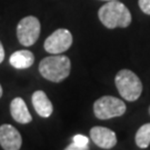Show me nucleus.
<instances>
[{
    "mask_svg": "<svg viewBox=\"0 0 150 150\" xmlns=\"http://www.w3.org/2000/svg\"><path fill=\"white\" fill-rule=\"evenodd\" d=\"M89 138L83 134H76L72 138V144L69 145L66 150H88Z\"/></svg>",
    "mask_w": 150,
    "mask_h": 150,
    "instance_id": "13",
    "label": "nucleus"
},
{
    "mask_svg": "<svg viewBox=\"0 0 150 150\" xmlns=\"http://www.w3.org/2000/svg\"><path fill=\"white\" fill-rule=\"evenodd\" d=\"M98 17L102 25L108 29L127 28L132 20L129 9L119 0L108 1L100 7Z\"/></svg>",
    "mask_w": 150,
    "mask_h": 150,
    "instance_id": "1",
    "label": "nucleus"
},
{
    "mask_svg": "<svg viewBox=\"0 0 150 150\" xmlns=\"http://www.w3.org/2000/svg\"><path fill=\"white\" fill-rule=\"evenodd\" d=\"M136 145L140 149H146L150 145V122L142 125L136 132Z\"/></svg>",
    "mask_w": 150,
    "mask_h": 150,
    "instance_id": "12",
    "label": "nucleus"
},
{
    "mask_svg": "<svg viewBox=\"0 0 150 150\" xmlns=\"http://www.w3.org/2000/svg\"><path fill=\"white\" fill-rule=\"evenodd\" d=\"M10 113L15 121L22 125L31 122L32 117L31 113L29 112L26 102L20 97L15 98L10 103Z\"/></svg>",
    "mask_w": 150,
    "mask_h": 150,
    "instance_id": "10",
    "label": "nucleus"
},
{
    "mask_svg": "<svg viewBox=\"0 0 150 150\" xmlns=\"http://www.w3.org/2000/svg\"><path fill=\"white\" fill-rule=\"evenodd\" d=\"M9 62L16 69H27L35 62V54L29 50H18L10 56Z\"/></svg>",
    "mask_w": 150,
    "mask_h": 150,
    "instance_id": "11",
    "label": "nucleus"
},
{
    "mask_svg": "<svg viewBox=\"0 0 150 150\" xmlns=\"http://www.w3.org/2000/svg\"><path fill=\"white\" fill-rule=\"evenodd\" d=\"M149 113H150V107H149Z\"/></svg>",
    "mask_w": 150,
    "mask_h": 150,
    "instance_id": "18",
    "label": "nucleus"
},
{
    "mask_svg": "<svg viewBox=\"0 0 150 150\" xmlns=\"http://www.w3.org/2000/svg\"><path fill=\"white\" fill-rule=\"evenodd\" d=\"M4 59H5V49H4V46L0 41V64L4 61Z\"/></svg>",
    "mask_w": 150,
    "mask_h": 150,
    "instance_id": "15",
    "label": "nucleus"
},
{
    "mask_svg": "<svg viewBox=\"0 0 150 150\" xmlns=\"http://www.w3.org/2000/svg\"><path fill=\"white\" fill-rule=\"evenodd\" d=\"M127 108L125 102L116 97L103 96L93 103V113L100 120L120 117L126 112Z\"/></svg>",
    "mask_w": 150,
    "mask_h": 150,
    "instance_id": "4",
    "label": "nucleus"
},
{
    "mask_svg": "<svg viewBox=\"0 0 150 150\" xmlns=\"http://www.w3.org/2000/svg\"><path fill=\"white\" fill-rule=\"evenodd\" d=\"M32 106L35 108L36 112L42 117V118H48L52 115L54 111V106L51 101L49 100L47 95L42 90H37L32 93L31 97Z\"/></svg>",
    "mask_w": 150,
    "mask_h": 150,
    "instance_id": "9",
    "label": "nucleus"
},
{
    "mask_svg": "<svg viewBox=\"0 0 150 150\" xmlns=\"http://www.w3.org/2000/svg\"><path fill=\"white\" fill-rule=\"evenodd\" d=\"M2 93H4V91H2V87H1V85H0V98L2 97Z\"/></svg>",
    "mask_w": 150,
    "mask_h": 150,
    "instance_id": "16",
    "label": "nucleus"
},
{
    "mask_svg": "<svg viewBox=\"0 0 150 150\" xmlns=\"http://www.w3.org/2000/svg\"><path fill=\"white\" fill-rule=\"evenodd\" d=\"M72 45V35L67 29H58L45 40V50L51 54H60Z\"/></svg>",
    "mask_w": 150,
    "mask_h": 150,
    "instance_id": "6",
    "label": "nucleus"
},
{
    "mask_svg": "<svg viewBox=\"0 0 150 150\" xmlns=\"http://www.w3.org/2000/svg\"><path fill=\"white\" fill-rule=\"evenodd\" d=\"M139 8L146 15H150V0H139Z\"/></svg>",
    "mask_w": 150,
    "mask_h": 150,
    "instance_id": "14",
    "label": "nucleus"
},
{
    "mask_svg": "<svg viewBox=\"0 0 150 150\" xmlns=\"http://www.w3.org/2000/svg\"><path fill=\"white\" fill-rule=\"evenodd\" d=\"M22 138L13 126L5 123L0 126V146L5 150H18L21 148Z\"/></svg>",
    "mask_w": 150,
    "mask_h": 150,
    "instance_id": "7",
    "label": "nucleus"
},
{
    "mask_svg": "<svg viewBox=\"0 0 150 150\" xmlns=\"http://www.w3.org/2000/svg\"><path fill=\"white\" fill-rule=\"evenodd\" d=\"M91 140L101 149H112L117 144V136L115 131L106 127L96 126L90 130Z\"/></svg>",
    "mask_w": 150,
    "mask_h": 150,
    "instance_id": "8",
    "label": "nucleus"
},
{
    "mask_svg": "<svg viewBox=\"0 0 150 150\" xmlns=\"http://www.w3.org/2000/svg\"><path fill=\"white\" fill-rule=\"evenodd\" d=\"M115 83L120 96L127 101H136L142 92V82L139 77L129 69L120 70L116 75Z\"/></svg>",
    "mask_w": 150,
    "mask_h": 150,
    "instance_id": "3",
    "label": "nucleus"
},
{
    "mask_svg": "<svg viewBox=\"0 0 150 150\" xmlns=\"http://www.w3.org/2000/svg\"><path fill=\"white\" fill-rule=\"evenodd\" d=\"M102 1H112V0H102Z\"/></svg>",
    "mask_w": 150,
    "mask_h": 150,
    "instance_id": "17",
    "label": "nucleus"
},
{
    "mask_svg": "<svg viewBox=\"0 0 150 150\" xmlns=\"http://www.w3.org/2000/svg\"><path fill=\"white\" fill-rule=\"evenodd\" d=\"M40 21L33 16L21 19L17 26V38L25 47L32 46L40 36Z\"/></svg>",
    "mask_w": 150,
    "mask_h": 150,
    "instance_id": "5",
    "label": "nucleus"
},
{
    "mask_svg": "<svg viewBox=\"0 0 150 150\" xmlns=\"http://www.w3.org/2000/svg\"><path fill=\"white\" fill-rule=\"evenodd\" d=\"M71 61L68 57L52 54L43 58L39 64V72L45 79L51 82H61L70 74Z\"/></svg>",
    "mask_w": 150,
    "mask_h": 150,
    "instance_id": "2",
    "label": "nucleus"
}]
</instances>
